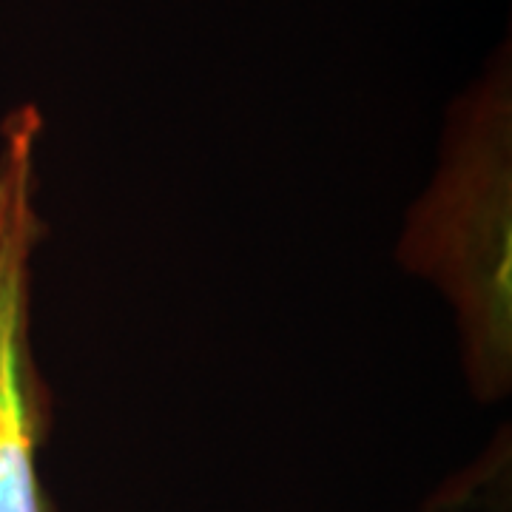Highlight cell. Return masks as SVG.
Returning <instances> with one entry per match:
<instances>
[{"label": "cell", "mask_w": 512, "mask_h": 512, "mask_svg": "<svg viewBox=\"0 0 512 512\" xmlns=\"http://www.w3.org/2000/svg\"><path fill=\"white\" fill-rule=\"evenodd\" d=\"M404 271L436 288L478 402L512 390V80L507 52L447 111L430 180L396 242Z\"/></svg>", "instance_id": "obj_1"}, {"label": "cell", "mask_w": 512, "mask_h": 512, "mask_svg": "<svg viewBox=\"0 0 512 512\" xmlns=\"http://www.w3.org/2000/svg\"><path fill=\"white\" fill-rule=\"evenodd\" d=\"M40 137L32 106L0 123V512H55L43 481L52 396L35 356V259L40 214Z\"/></svg>", "instance_id": "obj_2"}]
</instances>
